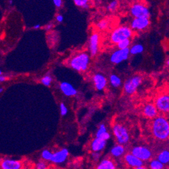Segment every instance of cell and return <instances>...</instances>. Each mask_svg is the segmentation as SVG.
Listing matches in <instances>:
<instances>
[{
    "instance_id": "obj_1",
    "label": "cell",
    "mask_w": 169,
    "mask_h": 169,
    "mask_svg": "<svg viewBox=\"0 0 169 169\" xmlns=\"http://www.w3.org/2000/svg\"><path fill=\"white\" fill-rule=\"evenodd\" d=\"M152 133L160 140H166L169 136V123L162 116L156 117L152 122Z\"/></svg>"
},
{
    "instance_id": "obj_2",
    "label": "cell",
    "mask_w": 169,
    "mask_h": 169,
    "mask_svg": "<svg viewBox=\"0 0 169 169\" xmlns=\"http://www.w3.org/2000/svg\"><path fill=\"white\" fill-rule=\"evenodd\" d=\"M90 63V55L87 53L82 52L75 55L69 60V64L71 68L79 72L86 71L89 67Z\"/></svg>"
},
{
    "instance_id": "obj_3",
    "label": "cell",
    "mask_w": 169,
    "mask_h": 169,
    "mask_svg": "<svg viewBox=\"0 0 169 169\" xmlns=\"http://www.w3.org/2000/svg\"><path fill=\"white\" fill-rule=\"evenodd\" d=\"M134 35L133 30L127 26H120L114 29L110 35L112 43L117 44L125 39H130Z\"/></svg>"
},
{
    "instance_id": "obj_4",
    "label": "cell",
    "mask_w": 169,
    "mask_h": 169,
    "mask_svg": "<svg viewBox=\"0 0 169 169\" xmlns=\"http://www.w3.org/2000/svg\"><path fill=\"white\" fill-rule=\"evenodd\" d=\"M142 82V78L139 75H136L127 79L124 82L123 89L126 94L132 95L137 91L139 86Z\"/></svg>"
},
{
    "instance_id": "obj_5",
    "label": "cell",
    "mask_w": 169,
    "mask_h": 169,
    "mask_svg": "<svg viewBox=\"0 0 169 169\" xmlns=\"http://www.w3.org/2000/svg\"><path fill=\"white\" fill-rule=\"evenodd\" d=\"M131 14L134 18H147L150 17V12L147 6L144 4L136 3L132 5L130 8Z\"/></svg>"
},
{
    "instance_id": "obj_6",
    "label": "cell",
    "mask_w": 169,
    "mask_h": 169,
    "mask_svg": "<svg viewBox=\"0 0 169 169\" xmlns=\"http://www.w3.org/2000/svg\"><path fill=\"white\" fill-rule=\"evenodd\" d=\"M113 134L120 145L125 144L129 141L130 136L127 129L120 124H116L113 127Z\"/></svg>"
},
{
    "instance_id": "obj_7",
    "label": "cell",
    "mask_w": 169,
    "mask_h": 169,
    "mask_svg": "<svg viewBox=\"0 0 169 169\" xmlns=\"http://www.w3.org/2000/svg\"><path fill=\"white\" fill-rule=\"evenodd\" d=\"M130 55V48H125V49L118 48L111 55L110 62L113 64H119L127 60Z\"/></svg>"
},
{
    "instance_id": "obj_8",
    "label": "cell",
    "mask_w": 169,
    "mask_h": 169,
    "mask_svg": "<svg viewBox=\"0 0 169 169\" xmlns=\"http://www.w3.org/2000/svg\"><path fill=\"white\" fill-rule=\"evenodd\" d=\"M150 21L147 18H134L131 22V29L132 30L142 31L148 28Z\"/></svg>"
},
{
    "instance_id": "obj_9",
    "label": "cell",
    "mask_w": 169,
    "mask_h": 169,
    "mask_svg": "<svg viewBox=\"0 0 169 169\" xmlns=\"http://www.w3.org/2000/svg\"><path fill=\"white\" fill-rule=\"evenodd\" d=\"M155 106L158 111L166 113L169 111V96L167 94L160 95L156 98Z\"/></svg>"
},
{
    "instance_id": "obj_10",
    "label": "cell",
    "mask_w": 169,
    "mask_h": 169,
    "mask_svg": "<svg viewBox=\"0 0 169 169\" xmlns=\"http://www.w3.org/2000/svg\"><path fill=\"white\" fill-rule=\"evenodd\" d=\"M132 154L141 161L148 160L152 157V152L146 147L136 146L132 149Z\"/></svg>"
},
{
    "instance_id": "obj_11",
    "label": "cell",
    "mask_w": 169,
    "mask_h": 169,
    "mask_svg": "<svg viewBox=\"0 0 169 169\" xmlns=\"http://www.w3.org/2000/svg\"><path fill=\"white\" fill-rule=\"evenodd\" d=\"M99 43H100V36L97 33L92 34L89 39V52L92 57L96 56L99 51Z\"/></svg>"
},
{
    "instance_id": "obj_12",
    "label": "cell",
    "mask_w": 169,
    "mask_h": 169,
    "mask_svg": "<svg viewBox=\"0 0 169 169\" xmlns=\"http://www.w3.org/2000/svg\"><path fill=\"white\" fill-rule=\"evenodd\" d=\"M93 83L97 90L101 91L106 88L107 85V79L103 73H96L92 77Z\"/></svg>"
},
{
    "instance_id": "obj_13",
    "label": "cell",
    "mask_w": 169,
    "mask_h": 169,
    "mask_svg": "<svg viewBox=\"0 0 169 169\" xmlns=\"http://www.w3.org/2000/svg\"><path fill=\"white\" fill-rule=\"evenodd\" d=\"M22 164L20 161L9 158L0 160V169H22Z\"/></svg>"
},
{
    "instance_id": "obj_14",
    "label": "cell",
    "mask_w": 169,
    "mask_h": 169,
    "mask_svg": "<svg viewBox=\"0 0 169 169\" xmlns=\"http://www.w3.org/2000/svg\"><path fill=\"white\" fill-rule=\"evenodd\" d=\"M61 91L66 96H74L78 94V91L74 86L68 82H62L60 84Z\"/></svg>"
},
{
    "instance_id": "obj_15",
    "label": "cell",
    "mask_w": 169,
    "mask_h": 169,
    "mask_svg": "<svg viewBox=\"0 0 169 169\" xmlns=\"http://www.w3.org/2000/svg\"><path fill=\"white\" fill-rule=\"evenodd\" d=\"M69 155V152L67 149L63 148L60 151L56 152L52 154L51 161L54 163H62L67 159V156Z\"/></svg>"
},
{
    "instance_id": "obj_16",
    "label": "cell",
    "mask_w": 169,
    "mask_h": 169,
    "mask_svg": "<svg viewBox=\"0 0 169 169\" xmlns=\"http://www.w3.org/2000/svg\"><path fill=\"white\" fill-rule=\"evenodd\" d=\"M125 160L127 164L132 167L137 168L143 166V161H141L139 158L133 155L132 154H127L125 156Z\"/></svg>"
},
{
    "instance_id": "obj_17",
    "label": "cell",
    "mask_w": 169,
    "mask_h": 169,
    "mask_svg": "<svg viewBox=\"0 0 169 169\" xmlns=\"http://www.w3.org/2000/svg\"><path fill=\"white\" fill-rule=\"evenodd\" d=\"M158 110L156 109L155 105L152 103H148L145 105L143 108V114L146 117L155 118L158 115Z\"/></svg>"
},
{
    "instance_id": "obj_18",
    "label": "cell",
    "mask_w": 169,
    "mask_h": 169,
    "mask_svg": "<svg viewBox=\"0 0 169 169\" xmlns=\"http://www.w3.org/2000/svg\"><path fill=\"white\" fill-rule=\"evenodd\" d=\"M106 143L107 142L105 140L96 138L92 141L91 144L92 151L94 152H97L102 150L104 149L105 145H106Z\"/></svg>"
},
{
    "instance_id": "obj_19",
    "label": "cell",
    "mask_w": 169,
    "mask_h": 169,
    "mask_svg": "<svg viewBox=\"0 0 169 169\" xmlns=\"http://www.w3.org/2000/svg\"><path fill=\"white\" fill-rule=\"evenodd\" d=\"M96 136L97 138H100L105 141H107V139L110 138V134L109 132H107V128L105 126V125H100L98 130V132L96 133Z\"/></svg>"
},
{
    "instance_id": "obj_20",
    "label": "cell",
    "mask_w": 169,
    "mask_h": 169,
    "mask_svg": "<svg viewBox=\"0 0 169 169\" xmlns=\"http://www.w3.org/2000/svg\"><path fill=\"white\" fill-rule=\"evenodd\" d=\"M96 169H116V166L111 160L104 159L98 164Z\"/></svg>"
},
{
    "instance_id": "obj_21",
    "label": "cell",
    "mask_w": 169,
    "mask_h": 169,
    "mask_svg": "<svg viewBox=\"0 0 169 169\" xmlns=\"http://www.w3.org/2000/svg\"><path fill=\"white\" fill-rule=\"evenodd\" d=\"M129 48H130V54L132 55H136L141 54L144 51V46H143V45L139 43L135 44V45H132Z\"/></svg>"
},
{
    "instance_id": "obj_22",
    "label": "cell",
    "mask_w": 169,
    "mask_h": 169,
    "mask_svg": "<svg viewBox=\"0 0 169 169\" xmlns=\"http://www.w3.org/2000/svg\"><path fill=\"white\" fill-rule=\"evenodd\" d=\"M109 82L111 85L114 88H119L121 86L122 80L119 75L116 74H111L109 76Z\"/></svg>"
},
{
    "instance_id": "obj_23",
    "label": "cell",
    "mask_w": 169,
    "mask_h": 169,
    "mask_svg": "<svg viewBox=\"0 0 169 169\" xmlns=\"http://www.w3.org/2000/svg\"><path fill=\"white\" fill-rule=\"evenodd\" d=\"M111 154L115 157H120L125 153V148L123 145H117L111 150Z\"/></svg>"
},
{
    "instance_id": "obj_24",
    "label": "cell",
    "mask_w": 169,
    "mask_h": 169,
    "mask_svg": "<svg viewBox=\"0 0 169 169\" xmlns=\"http://www.w3.org/2000/svg\"><path fill=\"white\" fill-rule=\"evenodd\" d=\"M157 160L163 164H168L169 162V152L168 150H163L161 152L158 154Z\"/></svg>"
},
{
    "instance_id": "obj_25",
    "label": "cell",
    "mask_w": 169,
    "mask_h": 169,
    "mask_svg": "<svg viewBox=\"0 0 169 169\" xmlns=\"http://www.w3.org/2000/svg\"><path fill=\"white\" fill-rule=\"evenodd\" d=\"M75 5L78 7L87 9L90 6V0H73Z\"/></svg>"
},
{
    "instance_id": "obj_26",
    "label": "cell",
    "mask_w": 169,
    "mask_h": 169,
    "mask_svg": "<svg viewBox=\"0 0 169 169\" xmlns=\"http://www.w3.org/2000/svg\"><path fill=\"white\" fill-rule=\"evenodd\" d=\"M109 25V20H107V19H103V20H100L98 23H97L96 26L100 30H105L108 28Z\"/></svg>"
},
{
    "instance_id": "obj_27",
    "label": "cell",
    "mask_w": 169,
    "mask_h": 169,
    "mask_svg": "<svg viewBox=\"0 0 169 169\" xmlns=\"http://www.w3.org/2000/svg\"><path fill=\"white\" fill-rule=\"evenodd\" d=\"M117 47L119 49H125V48H130L131 45V40L130 39H125L123 40L119 43L117 44Z\"/></svg>"
},
{
    "instance_id": "obj_28",
    "label": "cell",
    "mask_w": 169,
    "mask_h": 169,
    "mask_svg": "<svg viewBox=\"0 0 169 169\" xmlns=\"http://www.w3.org/2000/svg\"><path fill=\"white\" fill-rule=\"evenodd\" d=\"M150 167L151 169H163L164 164L161 163L159 160H153L150 164Z\"/></svg>"
},
{
    "instance_id": "obj_29",
    "label": "cell",
    "mask_w": 169,
    "mask_h": 169,
    "mask_svg": "<svg viewBox=\"0 0 169 169\" xmlns=\"http://www.w3.org/2000/svg\"><path fill=\"white\" fill-rule=\"evenodd\" d=\"M41 82L44 86L48 87V86H50L51 85L52 82H53V78L50 75L46 74L42 78Z\"/></svg>"
},
{
    "instance_id": "obj_30",
    "label": "cell",
    "mask_w": 169,
    "mask_h": 169,
    "mask_svg": "<svg viewBox=\"0 0 169 169\" xmlns=\"http://www.w3.org/2000/svg\"><path fill=\"white\" fill-rule=\"evenodd\" d=\"M119 6V1L117 0H113L107 6V10L110 12H113L117 9Z\"/></svg>"
},
{
    "instance_id": "obj_31",
    "label": "cell",
    "mask_w": 169,
    "mask_h": 169,
    "mask_svg": "<svg viewBox=\"0 0 169 169\" xmlns=\"http://www.w3.org/2000/svg\"><path fill=\"white\" fill-rule=\"evenodd\" d=\"M52 153L50 151L47 150H43V152H42V158H43L44 160H50L51 159L52 157Z\"/></svg>"
},
{
    "instance_id": "obj_32",
    "label": "cell",
    "mask_w": 169,
    "mask_h": 169,
    "mask_svg": "<svg viewBox=\"0 0 169 169\" xmlns=\"http://www.w3.org/2000/svg\"><path fill=\"white\" fill-rule=\"evenodd\" d=\"M60 111H61V115L62 116H65L67 115V108L65 106L64 103H61L60 104Z\"/></svg>"
},
{
    "instance_id": "obj_33",
    "label": "cell",
    "mask_w": 169,
    "mask_h": 169,
    "mask_svg": "<svg viewBox=\"0 0 169 169\" xmlns=\"http://www.w3.org/2000/svg\"><path fill=\"white\" fill-rule=\"evenodd\" d=\"M36 168H37V169H46V165L44 162H39L37 164Z\"/></svg>"
},
{
    "instance_id": "obj_34",
    "label": "cell",
    "mask_w": 169,
    "mask_h": 169,
    "mask_svg": "<svg viewBox=\"0 0 169 169\" xmlns=\"http://www.w3.org/2000/svg\"><path fill=\"white\" fill-rule=\"evenodd\" d=\"M53 1L54 5L55 6V7L57 8H60L62 6L63 4L62 0H53Z\"/></svg>"
},
{
    "instance_id": "obj_35",
    "label": "cell",
    "mask_w": 169,
    "mask_h": 169,
    "mask_svg": "<svg viewBox=\"0 0 169 169\" xmlns=\"http://www.w3.org/2000/svg\"><path fill=\"white\" fill-rule=\"evenodd\" d=\"M56 20L57 22H60V23H62L63 22V16L62 15V14H57V15L56 16Z\"/></svg>"
},
{
    "instance_id": "obj_36",
    "label": "cell",
    "mask_w": 169,
    "mask_h": 169,
    "mask_svg": "<svg viewBox=\"0 0 169 169\" xmlns=\"http://www.w3.org/2000/svg\"><path fill=\"white\" fill-rule=\"evenodd\" d=\"M53 28V24H51V23H50V24H48L47 25H46V30H51V29H52Z\"/></svg>"
},
{
    "instance_id": "obj_37",
    "label": "cell",
    "mask_w": 169,
    "mask_h": 169,
    "mask_svg": "<svg viewBox=\"0 0 169 169\" xmlns=\"http://www.w3.org/2000/svg\"><path fill=\"white\" fill-rule=\"evenodd\" d=\"M6 78L5 76H3V75H0V82L6 81Z\"/></svg>"
},
{
    "instance_id": "obj_38",
    "label": "cell",
    "mask_w": 169,
    "mask_h": 169,
    "mask_svg": "<svg viewBox=\"0 0 169 169\" xmlns=\"http://www.w3.org/2000/svg\"><path fill=\"white\" fill-rule=\"evenodd\" d=\"M41 26L39 24H37L33 26V28L34 29H39L40 28H41Z\"/></svg>"
},
{
    "instance_id": "obj_39",
    "label": "cell",
    "mask_w": 169,
    "mask_h": 169,
    "mask_svg": "<svg viewBox=\"0 0 169 169\" xmlns=\"http://www.w3.org/2000/svg\"><path fill=\"white\" fill-rule=\"evenodd\" d=\"M135 169H148L147 168L144 167V166H139V167H137V168H135Z\"/></svg>"
},
{
    "instance_id": "obj_40",
    "label": "cell",
    "mask_w": 169,
    "mask_h": 169,
    "mask_svg": "<svg viewBox=\"0 0 169 169\" xmlns=\"http://www.w3.org/2000/svg\"><path fill=\"white\" fill-rule=\"evenodd\" d=\"M166 65H167V67L169 66V60H167V61H166Z\"/></svg>"
},
{
    "instance_id": "obj_41",
    "label": "cell",
    "mask_w": 169,
    "mask_h": 169,
    "mask_svg": "<svg viewBox=\"0 0 169 169\" xmlns=\"http://www.w3.org/2000/svg\"><path fill=\"white\" fill-rule=\"evenodd\" d=\"M3 88H0V94H1V93L2 92H3Z\"/></svg>"
},
{
    "instance_id": "obj_42",
    "label": "cell",
    "mask_w": 169,
    "mask_h": 169,
    "mask_svg": "<svg viewBox=\"0 0 169 169\" xmlns=\"http://www.w3.org/2000/svg\"><path fill=\"white\" fill-rule=\"evenodd\" d=\"M1 74H2V71L1 69H0V75H1Z\"/></svg>"
}]
</instances>
